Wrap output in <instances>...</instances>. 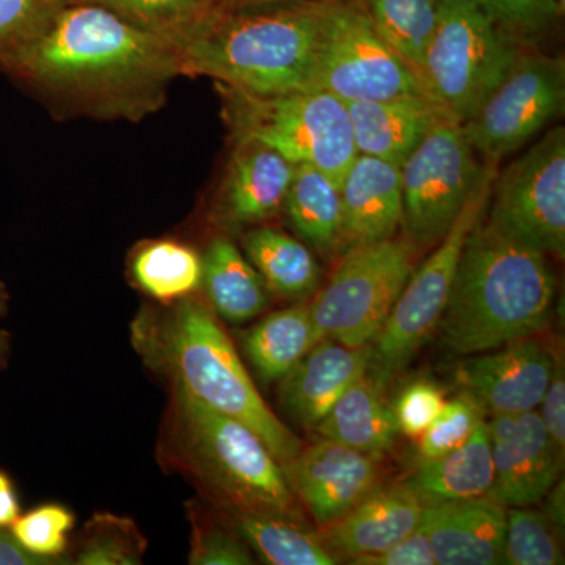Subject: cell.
<instances>
[{"label": "cell", "instance_id": "7bdbcfd3", "mask_svg": "<svg viewBox=\"0 0 565 565\" xmlns=\"http://www.w3.org/2000/svg\"><path fill=\"white\" fill-rule=\"evenodd\" d=\"M55 564L44 557L32 555L13 537L0 527V565H46Z\"/></svg>", "mask_w": 565, "mask_h": 565}, {"label": "cell", "instance_id": "60d3db41", "mask_svg": "<svg viewBox=\"0 0 565 565\" xmlns=\"http://www.w3.org/2000/svg\"><path fill=\"white\" fill-rule=\"evenodd\" d=\"M356 565H434L435 556L429 535L422 523L411 534L388 546L384 552L353 557Z\"/></svg>", "mask_w": 565, "mask_h": 565}, {"label": "cell", "instance_id": "5bb4252c", "mask_svg": "<svg viewBox=\"0 0 565 565\" xmlns=\"http://www.w3.org/2000/svg\"><path fill=\"white\" fill-rule=\"evenodd\" d=\"M489 429L493 481L487 497L505 509L541 503L559 479L564 456L546 433L537 408L494 415Z\"/></svg>", "mask_w": 565, "mask_h": 565}, {"label": "cell", "instance_id": "f1b7e54d", "mask_svg": "<svg viewBox=\"0 0 565 565\" xmlns=\"http://www.w3.org/2000/svg\"><path fill=\"white\" fill-rule=\"evenodd\" d=\"M233 526L267 564L334 565L338 557L292 516L263 512H230Z\"/></svg>", "mask_w": 565, "mask_h": 565}, {"label": "cell", "instance_id": "30bf717a", "mask_svg": "<svg viewBox=\"0 0 565 565\" xmlns=\"http://www.w3.org/2000/svg\"><path fill=\"white\" fill-rule=\"evenodd\" d=\"M315 88L344 103L427 98L422 82L379 35L362 3L340 0H322Z\"/></svg>", "mask_w": 565, "mask_h": 565}, {"label": "cell", "instance_id": "1f68e13d", "mask_svg": "<svg viewBox=\"0 0 565 565\" xmlns=\"http://www.w3.org/2000/svg\"><path fill=\"white\" fill-rule=\"evenodd\" d=\"M503 564H564L563 527L531 505L508 508Z\"/></svg>", "mask_w": 565, "mask_h": 565}, {"label": "cell", "instance_id": "f907efd6", "mask_svg": "<svg viewBox=\"0 0 565 565\" xmlns=\"http://www.w3.org/2000/svg\"><path fill=\"white\" fill-rule=\"evenodd\" d=\"M438 3L448 2V0H437Z\"/></svg>", "mask_w": 565, "mask_h": 565}, {"label": "cell", "instance_id": "7a4b0ae2", "mask_svg": "<svg viewBox=\"0 0 565 565\" xmlns=\"http://www.w3.org/2000/svg\"><path fill=\"white\" fill-rule=\"evenodd\" d=\"M132 343L170 385L250 427L282 467L302 451V440L264 403L210 303L189 296L145 308L132 323Z\"/></svg>", "mask_w": 565, "mask_h": 565}, {"label": "cell", "instance_id": "f6af8a7d", "mask_svg": "<svg viewBox=\"0 0 565 565\" xmlns=\"http://www.w3.org/2000/svg\"><path fill=\"white\" fill-rule=\"evenodd\" d=\"M308 2V0H218L212 10L239 11L266 9V7L286 6V3Z\"/></svg>", "mask_w": 565, "mask_h": 565}, {"label": "cell", "instance_id": "c3c4849f", "mask_svg": "<svg viewBox=\"0 0 565 565\" xmlns=\"http://www.w3.org/2000/svg\"><path fill=\"white\" fill-rule=\"evenodd\" d=\"M557 10H559L561 17H563L565 11V0H556Z\"/></svg>", "mask_w": 565, "mask_h": 565}, {"label": "cell", "instance_id": "277c9868", "mask_svg": "<svg viewBox=\"0 0 565 565\" xmlns=\"http://www.w3.org/2000/svg\"><path fill=\"white\" fill-rule=\"evenodd\" d=\"M321 20L322 0L211 10L177 43L182 74L252 95L315 90Z\"/></svg>", "mask_w": 565, "mask_h": 565}, {"label": "cell", "instance_id": "681fc988", "mask_svg": "<svg viewBox=\"0 0 565 565\" xmlns=\"http://www.w3.org/2000/svg\"><path fill=\"white\" fill-rule=\"evenodd\" d=\"M207 6L211 7V9H214L215 6H217L218 0H206Z\"/></svg>", "mask_w": 565, "mask_h": 565}, {"label": "cell", "instance_id": "4dcf8cb0", "mask_svg": "<svg viewBox=\"0 0 565 565\" xmlns=\"http://www.w3.org/2000/svg\"><path fill=\"white\" fill-rule=\"evenodd\" d=\"M362 7L379 35L419 79L437 28V0H363Z\"/></svg>", "mask_w": 565, "mask_h": 565}, {"label": "cell", "instance_id": "cb8c5ba5", "mask_svg": "<svg viewBox=\"0 0 565 565\" xmlns=\"http://www.w3.org/2000/svg\"><path fill=\"white\" fill-rule=\"evenodd\" d=\"M379 385L366 373L349 386L316 426L322 438L375 457L390 451L399 429Z\"/></svg>", "mask_w": 565, "mask_h": 565}, {"label": "cell", "instance_id": "4316f807", "mask_svg": "<svg viewBox=\"0 0 565 565\" xmlns=\"http://www.w3.org/2000/svg\"><path fill=\"white\" fill-rule=\"evenodd\" d=\"M243 247L270 291L299 299L318 288L319 264L296 237L273 226H256L244 234Z\"/></svg>", "mask_w": 565, "mask_h": 565}, {"label": "cell", "instance_id": "9c48e42d", "mask_svg": "<svg viewBox=\"0 0 565 565\" xmlns=\"http://www.w3.org/2000/svg\"><path fill=\"white\" fill-rule=\"evenodd\" d=\"M494 167V163H486L484 177L465 204L455 225L435 245L433 255L418 270L412 273L399 299L394 303L392 315L375 337L370 362L374 364V379L379 384L399 373L440 323L465 241L489 207L497 177Z\"/></svg>", "mask_w": 565, "mask_h": 565}, {"label": "cell", "instance_id": "6da1fadb", "mask_svg": "<svg viewBox=\"0 0 565 565\" xmlns=\"http://www.w3.org/2000/svg\"><path fill=\"white\" fill-rule=\"evenodd\" d=\"M3 68L82 114L140 120L182 74L173 41L99 6L66 2Z\"/></svg>", "mask_w": 565, "mask_h": 565}, {"label": "cell", "instance_id": "d6986e66", "mask_svg": "<svg viewBox=\"0 0 565 565\" xmlns=\"http://www.w3.org/2000/svg\"><path fill=\"white\" fill-rule=\"evenodd\" d=\"M370 345L351 348L323 338L281 379L282 411L316 429L345 390L370 371Z\"/></svg>", "mask_w": 565, "mask_h": 565}, {"label": "cell", "instance_id": "3957f363", "mask_svg": "<svg viewBox=\"0 0 565 565\" xmlns=\"http://www.w3.org/2000/svg\"><path fill=\"white\" fill-rule=\"evenodd\" d=\"M482 217L465 241L438 323L446 348L460 355L534 337L548 326L556 292L545 253L504 236Z\"/></svg>", "mask_w": 565, "mask_h": 565}, {"label": "cell", "instance_id": "e575fe53", "mask_svg": "<svg viewBox=\"0 0 565 565\" xmlns=\"http://www.w3.org/2000/svg\"><path fill=\"white\" fill-rule=\"evenodd\" d=\"M482 414L484 411L467 393L446 401L440 414L419 437V462L437 459L462 446L473 435L476 427L484 422Z\"/></svg>", "mask_w": 565, "mask_h": 565}, {"label": "cell", "instance_id": "d4e9b609", "mask_svg": "<svg viewBox=\"0 0 565 565\" xmlns=\"http://www.w3.org/2000/svg\"><path fill=\"white\" fill-rule=\"evenodd\" d=\"M202 286L214 313L230 322L250 321L269 305L266 281L225 236L212 239L204 253Z\"/></svg>", "mask_w": 565, "mask_h": 565}, {"label": "cell", "instance_id": "ba28073f", "mask_svg": "<svg viewBox=\"0 0 565 565\" xmlns=\"http://www.w3.org/2000/svg\"><path fill=\"white\" fill-rule=\"evenodd\" d=\"M407 241H382L345 252L310 307L319 340L363 348L375 340L414 273Z\"/></svg>", "mask_w": 565, "mask_h": 565}, {"label": "cell", "instance_id": "9a60e30c", "mask_svg": "<svg viewBox=\"0 0 565 565\" xmlns=\"http://www.w3.org/2000/svg\"><path fill=\"white\" fill-rule=\"evenodd\" d=\"M555 364L545 344L527 337L463 360L457 381L493 416L525 414L541 405Z\"/></svg>", "mask_w": 565, "mask_h": 565}, {"label": "cell", "instance_id": "ac0fdd59", "mask_svg": "<svg viewBox=\"0 0 565 565\" xmlns=\"http://www.w3.org/2000/svg\"><path fill=\"white\" fill-rule=\"evenodd\" d=\"M505 511L490 497L424 505L422 525L438 565L503 564Z\"/></svg>", "mask_w": 565, "mask_h": 565}, {"label": "cell", "instance_id": "d590c367", "mask_svg": "<svg viewBox=\"0 0 565 565\" xmlns=\"http://www.w3.org/2000/svg\"><path fill=\"white\" fill-rule=\"evenodd\" d=\"M66 0H0V66L46 29Z\"/></svg>", "mask_w": 565, "mask_h": 565}, {"label": "cell", "instance_id": "83f0119b", "mask_svg": "<svg viewBox=\"0 0 565 565\" xmlns=\"http://www.w3.org/2000/svg\"><path fill=\"white\" fill-rule=\"evenodd\" d=\"M319 340L310 307L274 311L245 334V352L264 381H281Z\"/></svg>", "mask_w": 565, "mask_h": 565}, {"label": "cell", "instance_id": "5b68a950", "mask_svg": "<svg viewBox=\"0 0 565 565\" xmlns=\"http://www.w3.org/2000/svg\"><path fill=\"white\" fill-rule=\"evenodd\" d=\"M158 457L228 512L299 515L285 468L262 438L180 386L170 385Z\"/></svg>", "mask_w": 565, "mask_h": 565}, {"label": "cell", "instance_id": "f546056e", "mask_svg": "<svg viewBox=\"0 0 565 565\" xmlns=\"http://www.w3.org/2000/svg\"><path fill=\"white\" fill-rule=\"evenodd\" d=\"M134 280L163 305L178 302L199 291L203 258L192 247L174 241L143 244L131 263Z\"/></svg>", "mask_w": 565, "mask_h": 565}, {"label": "cell", "instance_id": "b9f144b4", "mask_svg": "<svg viewBox=\"0 0 565 565\" xmlns=\"http://www.w3.org/2000/svg\"><path fill=\"white\" fill-rule=\"evenodd\" d=\"M542 423H544L546 433L555 444L557 451L564 456L565 451V379L563 364L556 362L550 379L548 388H546L544 399L541 405Z\"/></svg>", "mask_w": 565, "mask_h": 565}, {"label": "cell", "instance_id": "7dc6e473", "mask_svg": "<svg viewBox=\"0 0 565 565\" xmlns=\"http://www.w3.org/2000/svg\"><path fill=\"white\" fill-rule=\"evenodd\" d=\"M3 308H6V305H3V296L0 292V318H2ZM3 353H6V341H3L2 330H0V366H2Z\"/></svg>", "mask_w": 565, "mask_h": 565}, {"label": "cell", "instance_id": "bcb514c9", "mask_svg": "<svg viewBox=\"0 0 565 565\" xmlns=\"http://www.w3.org/2000/svg\"><path fill=\"white\" fill-rule=\"evenodd\" d=\"M548 498L545 505V514L556 523L557 526L563 527L564 530V520H565V505H564V484L559 482L550 489V492L545 494Z\"/></svg>", "mask_w": 565, "mask_h": 565}, {"label": "cell", "instance_id": "74e56055", "mask_svg": "<svg viewBox=\"0 0 565 565\" xmlns=\"http://www.w3.org/2000/svg\"><path fill=\"white\" fill-rule=\"evenodd\" d=\"M74 516L68 509L57 504L41 505L24 516H18L11 525V534L32 555L52 563L68 546V533Z\"/></svg>", "mask_w": 565, "mask_h": 565}, {"label": "cell", "instance_id": "ffe728a7", "mask_svg": "<svg viewBox=\"0 0 565 565\" xmlns=\"http://www.w3.org/2000/svg\"><path fill=\"white\" fill-rule=\"evenodd\" d=\"M340 192L343 244L352 248L393 239L403 223L401 167L373 156L356 154Z\"/></svg>", "mask_w": 565, "mask_h": 565}, {"label": "cell", "instance_id": "484cf974", "mask_svg": "<svg viewBox=\"0 0 565 565\" xmlns=\"http://www.w3.org/2000/svg\"><path fill=\"white\" fill-rule=\"evenodd\" d=\"M282 210L297 234L316 250L329 253L343 244L340 185L316 167L296 166Z\"/></svg>", "mask_w": 565, "mask_h": 565}, {"label": "cell", "instance_id": "ee69618b", "mask_svg": "<svg viewBox=\"0 0 565 565\" xmlns=\"http://www.w3.org/2000/svg\"><path fill=\"white\" fill-rule=\"evenodd\" d=\"M18 516H20V504H18L13 486H11L9 476L0 471V527L13 525Z\"/></svg>", "mask_w": 565, "mask_h": 565}, {"label": "cell", "instance_id": "7c38bea8", "mask_svg": "<svg viewBox=\"0 0 565 565\" xmlns=\"http://www.w3.org/2000/svg\"><path fill=\"white\" fill-rule=\"evenodd\" d=\"M487 223L545 255H565V129L545 134L494 177Z\"/></svg>", "mask_w": 565, "mask_h": 565}, {"label": "cell", "instance_id": "52a82bcc", "mask_svg": "<svg viewBox=\"0 0 565 565\" xmlns=\"http://www.w3.org/2000/svg\"><path fill=\"white\" fill-rule=\"evenodd\" d=\"M520 57L475 0L438 3V21L422 74L423 90L446 117L462 125L503 82Z\"/></svg>", "mask_w": 565, "mask_h": 565}, {"label": "cell", "instance_id": "8d00e7d4", "mask_svg": "<svg viewBox=\"0 0 565 565\" xmlns=\"http://www.w3.org/2000/svg\"><path fill=\"white\" fill-rule=\"evenodd\" d=\"M192 539L189 563L192 565H250L255 563L250 548L236 527L223 526L192 505Z\"/></svg>", "mask_w": 565, "mask_h": 565}, {"label": "cell", "instance_id": "d6a6232c", "mask_svg": "<svg viewBox=\"0 0 565 565\" xmlns=\"http://www.w3.org/2000/svg\"><path fill=\"white\" fill-rule=\"evenodd\" d=\"M93 3L163 39H184L212 10L206 0H73Z\"/></svg>", "mask_w": 565, "mask_h": 565}, {"label": "cell", "instance_id": "2e32d148", "mask_svg": "<svg viewBox=\"0 0 565 565\" xmlns=\"http://www.w3.org/2000/svg\"><path fill=\"white\" fill-rule=\"evenodd\" d=\"M286 476L294 493L321 526L337 522L379 487L377 457L337 441L302 448L288 465Z\"/></svg>", "mask_w": 565, "mask_h": 565}, {"label": "cell", "instance_id": "8992f818", "mask_svg": "<svg viewBox=\"0 0 565 565\" xmlns=\"http://www.w3.org/2000/svg\"><path fill=\"white\" fill-rule=\"evenodd\" d=\"M217 87L234 141L264 145L294 166H313L341 188L359 154L343 99L316 88L262 96Z\"/></svg>", "mask_w": 565, "mask_h": 565}, {"label": "cell", "instance_id": "7402d4cb", "mask_svg": "<svg viewBox=\"0 0 565 565\" xmlns=\"http://www.w3.org/2000/svg\"><path fill=\"white\" fill-rule=\"evenodd\" d=\"M359 154L403 167L430 128L446 117L424 96L345 103Z\"/></svg>", "mask_w": 565, "mask_h": 565}, {"label": "cell", "instance_id": "603a6c76", "mask_svg": "<svg viewBox=\"0 0 565 565\" xmlns=\"http://www.w3.org/2000/svg\"><path fill=\"white\" fill-rule=\"evenodd\" d=\"M492 481L490 429L489 423L482 422L455 451L419 462L404 484L426 505L486 497Z\"/></svg>", "mask_w": 565, "mask_h": 565}, {"label": "cell", "instance_id": "8fae6325", "mask_svg": "<svg viewBox=\"0 0 565 565\" xmlns=\"http://www.w3.org/2000/svg\"><path fill=\"white\" fill-rule=\"evenodd\" d=\"M475 152L462 126L441 117L401 167V225L415 252L440 243L473 195L486 172Z\"/></svg>", "mask_w": 565, "mask_h": 565}, {"label": "cell", "instance_id": "836d02e7", "mask_svg": "<svg viewBox=\"0 0 565 565\" xmlns=\"http://www.w3.org/2000/svg\"><path fill=\"white\" fill-rule=\"evenodd\" d=\"M145 548L147 542L131 520L98 514L85 527L74 564L136 565L141 563Z\"/></svg>", "mask_w": 565, "mask_h": 565}, {"label": "cell", "instance_id": "ab89813d", "mask_svg": "<svg viewBox=\"0 0 565 565\" xmlns=\"http://www.w3.org/2000/svg\"><path fill=\"white\" fill-rule=\"evenodd\" d=\"M446 401L444 392L430 382L418 381L401 393L393 414L397 429L407 437L419 438L440 414Z\"/></svg>", "mask_w": 565, "mask_h": 565}, {"label": "cell", "instance_id": "4fadbf2b", "mask_svg": "<svg viewBox=\"0 0 565 565\" xmlns=\"http://www.w3.org/2000/svg\"><path fill=\"white\" fill-rule=\"evenodd\" d=\"M564 107L563 55L520 54L503 82L460 126L470 147L497 166L563 115Z\"/></svg>", "mask_w": 565, "mask_h": 565}, {"label": "cell", "instance_id": "e0dca14e", "mask_svg": "<svg viewBox=\"0 0 565 565\" xmlns=\"http://www.w3.org/2000/svg\"><path fill=\"white\" fill-rule=\"evenodd\" d=\"M296 166L277 151L236 141L214 207L215 221L228 228L259 225L280 214Z\"/></svg>", "mask_w": 565, "mask_h": 565}, {"label": "cell", "instance_id": "f35d334b", "mask_svg": "<svg viewBox=\"0 0 565 565\" xmlns=\"http://www.w3.org/2000/svg\"><path fill=\"white\" fill-rule=\"evenodd\" d=\"M487 18L512 40L542 35L561 17L556 0H475Z\"/></svg>", "mask_w": 565, "mask_h": 565}, {"label": "cell", "instance_id": "44dd1931", "mask_svg": "<svg viewBox=\"0 0 565 565\" xmlns=\"http://www.w3.org/2000/svg\"><path fill=\"white\" fill-rule=\"evenodd\" d=\"M423 512L422 500L407 486L377 487L319 535L338 559L351 561L396 544L422 523Z\"/></svg>", "mask_w": 565, "mask_h": 565}]
</instances>
